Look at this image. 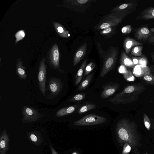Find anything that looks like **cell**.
<instances>
[{"mask_svg":"<svg viewBox=\"0 0 154 154\" xmlns=\"http://www.w3.org/2000/svg\"><path fill=\"white\" fill-rule=\"evenodd\" d=\"M116 131L118 141L121 146L128 143L134 154H140L142 138L134 121L126 118L119 120L116 124Z\"/></svg>","mask_w":154,"mask_h":154,"instance_id":"1","label":"cell"},{"mask_svg":"<svg viewBox=\"0 0 154 154\" xmlns=\"http://www.w3.org/2000/svg\"><path fill=\"white\" fill-rule=\"evenodd\" d=\"M145 88V86L141 84L130 85L111 97L107 101L116 104L132 103L138 99Z\"/></svg>","mask_w":154,"mask_h":154,"instance_id":"2","label":"cell"},{"mask_svg":"<svg viewBox=\"0 0 154 154\" xmlns=\"http://www.w3.org/2000/svg\"><path fill=\"white\" fill-rule=\"evenodd\" d=\"M129 11H121L111 12L103 17L95 26V29L99 30L117 26L129 14Z\"/></svg>","mask_w":154,"mask_h":154,"instance_id":"3","label":"cell"},{"mask_svg":"<svg viewBox=\"0 0 154 154\" xmlns=\"http://www.w3.org/2000/svg\"><path fill=\"white\" fill-rule=\"evenodd\" d=\"M118 47L111 46L108 49V52L103 59V63L100 76L103 77L114 67L118 55Z\"/></svg>","mask_w":154,"mask_h":154,"instance_id":"4","label":"cell"},{"mask_svg":"<svg viewBox=\"0 0 154 154\" xmlns=\"http://www.w3.org/2000/svg\"><path fill=\"white\" fill-rule=\"evenodd\" d=\"M91 0H68L65 1L64 7L78 12H85L91 6Z\"/></svg>","mask_w":154,"mask_h":154,"instance_id":"5","label":"cell"},{"mask_svg":"<svg viewBox=\"0 0 154 154\" xmlns=\"http://www.w3.org/2000/svg\"><path fill=\"white\" fill-rule=\"evenodd\" d=\"M106 121L103 116L91 114L86 115L81 119L75 121L74 125L76 126H89L100 124Z\"/></svg>","mask_w":154,"mask_h":154,"instance_id":"6","label":"cell"},{"mask_svg":"<svg viewBox=\"0 0 154 154\" xmlns=\"http://www.w3.org/2000/svg\"><path fill=\"white\" fill-rule=\"evenodd\" d=\"M22 114L25 122L36 121L42 117L37 109L27 106H23Z\"/></svg>","mask_w":154,"mask_h":154,"instance_id":"7","label":"cell"},{"mask_svg":"<svg viewBox=\"0 0 154 154\" xmlns=\"http://www.w3.org/2000/svg\"><path fill=\"white\" fill-rule=\"evenodd\" d=\"M45 60L42 58L39 67L38 81L40 89L42 93L45 95L46 81V66L45 65Z\"/></svg>","mask_w":154,"mask_h":154,"instance_id":"8","label":"cell"},{"mask_svg":"<svg viewBox=\"0 0 154 154\" xmlns=\"http://www.w3.org/2000/svg\"><path fill=\"white\" fill-rule=\"evenodd\" d=\"M60 53L57 45L55 43L52 47L50 52L48 60L51 64L55 69L59 68Z\"/></svg>","mask_w":154,"mask_h":154,"instance_id":"9","label":"cell"},{"mask_svg":"<svg viewBox=\"0 0 154 154\" xmlns=\"http://www.w3.org/2000/svg\"><path fill=\"white\" fill-rule=\"evenodd\" d=\"M9 137L8 134L4 129L0 137V154H6L9 148Z\"/></svg>","mask_w":154,"mask_h":154,"instance_id":"10","label":"cell"},{"mask_svg":"<svg viewBox=\"0 0 154 154\" xmlns=\"http://www.w3.org/2000/svg\"><path fill=\"white\" fill-rule=\"evenodd\" d=\"M48 86L51 92L54 95H57L62 90L63 84L60 80L55 78L50 80Z\"/></svg>","mask_w":154,"mask_h":154,"instance_id":"11","label":"cell"},{"mask_svg":"<svg viewBox=\"0 0 154 154\" xmlns=\"http://www.w3.org/2000/svg\"><path fill=\"white\" fill-rule=\"evenodd\" d=\"M119 87V85L117 83L103 86V90L101 93V97L103 99L108 98L114 94L117 90Z\"/></svg>","mask_w":154,"mask_h":154,"instance_id":"12","label":"cell"},{"mask_svg":"<svg viewBox=\"0 0 154 154\" xmlns=\"http://www.w3.org/2000/svg\"><path fill=\"white\" fill-rule=\"evenodd\" d=\"M151 35V32L146 27H142L136 31L135 36L138 40L145 41L148 39Z\"/></svg>","mask_w":154,"mask_h":154,"instance_id":"13","label":"cell"},{"mask_svg":"<svg viewBox=\"0 0 154 154\" xmlns=\"http://www.w3.org/2000/svg\"><path fill=\"white\" fill-rule=\"evenodd\" d=\"M87 43L85 42L76 51L73 60V65L75 66L79 63L86 54Z\"/></svg>","mask_w":154,"mask_h":154,"instance_id":"14","label":"cell"},{"mask_svg":"<svg viewBox=\"0 0 154 154\" xmlns=\"http://www.w3.org/2000/svg\"><path fill=\"white\" fill-rule=\"evenodd\" d=\"M152 71L147 66L137 65L133 69V73L136 76L140 77L152 73Z\"/></svg>","mask_w":154,"mask_h":154,"instance_id":"15","label":"cell"},{"mask_svg":"<svg viewBox=\"0 0 154 154\" xmlns=\"http://www.w3.org/2000/svg\"><path fill=\"white\" fill-rule=\"evenodd\" d=\"M29 140L37 146H40L43 142L42 135L37 131H31L27 134Z\"/></svg>","mask_w":154,"mask_h":154,"instance_id":"16","label":"cell"},{"mask_svg":"<svg viewBox=\"0 0 154 154\" xmlns=\"http://www.w3.org/2000/svg\"><path fill=\"white\" fill-rule=\"evenodd\" d=\"M142 45V43L129 37L125 38L123 43L124 48L127 54H129L133 47L136 45Z\"/></svg>","mask_w":154,"mask_h":154,"instance_id":"17","label":"cell"},{"mask_svg":"<svg viewBox=\"0 0 154 154\" xmlns=\"http://www.w3.org/2000/svg\"><path fill=\"white\" fill-rule=\"evenodd\" d=\"M53 24L57 33L61 37L68 38L69 37V32L59 23L53 22Z\"/></svg>","mask_w":154,"mask_h":154,"instance_id":"18","label":"cell"},{"mask_svg":"<svg viewBox=\"0 0 154 154\" xmlns=\"http://www.w3.org/2000/svg\"><path fill=\"white\" fill-rule=\"evenodd\" d=\"M138 19L149 20L154 18V7H150L143 10L137 17Z\"/></svg>","mask_w":154,"mask_h":154,"instance_id":"19","label":"cell"},{"mask_svg":"<svg viewBox=\"0 0 154 154\" xmlns=\"http://www.w3.org/2000/svg\"><path fill=\"white\" fill-rule=\"evenodd\" d=\"M120 62L121 65L125 66L134 67L135 66L131 58L123 50L122 51L121 53Z\"/></svg>","mask_w":154,"mask_h":154,"instance_id":"20","label":"cell"},{"mask_svg":"<svg viewBox=\"0 0 154 154\" xmlns=\"http://www.w3.org/2000/svg\"><path fill=\"white\" fill-rule=\"evenodd\" d=\"M137 4L135 3H124L113 8L110 11L111 12L121 11H129V10L136 7Z\"/></svg>","mask_w":154,"mask_h":154,"instance_id":"21","label":"cell"},{"mask_svg":"<svg viewBox=\"0 0 154 154\" xmlns=\"http://www.w3.org/2000/svg\"><path fill=\"white\" fill-rule=\"evenodd\" d=\"M25 68V67L23 65L21 60L20 59H18L17 63L16 72L17 75L21 79H25L26 78L27 76Z\"/></svg>","mask_w":154,"mask_h":154,"instance_id":"22","label":"cell"},{"mask_svg":"<svg viewBox=\"0 0 154 154\" xmlns=\"http://www.w3.org/2000/svg\"><path fill=\"white\" fill-rule=\"evenodd\" d=\"M76 108L75 106H71L62 108L57 112L56 116L61 117L71 114L75 111Z\"/></svg>","mask_w":154,"mask_h":154,"instance_id":"23","label":"cell"},{"mask_svg":"<svg viewBox=\"0 0 154 154\" xmlns=\"http://www.w3.org/2000/svg\"><path fill=\"white\" fill-rule=\"evenodd\" d=\"M87 62V60H85L77 73L75 76V84L76 86H77L81 81L83 72L86 66Z\"/></svg>","mask_w":154,"mask_h":154,"instance_id":"24","label":"cell"},{"mask_svg":"<svg viewBox=\"0 0 154 154\" xmlns=\"http://www.w3.org/2000/svg\"><path fill=\"white\" fill-rule=\"evenodd\" d=\"M93 75V73H91L87 75L80 83L77 88V90L80 91L87 88L91 81Z\"/></svg>","mask_w":154,"mask_h":154,"instance_id":"25","label":"cell"},{"mask_svg":"<svg viewBox=\"0 0 154 154\" xmlns=\"http://www.w3.org/2000/svg\"><path fill=\"white\" fill-rule=\"evenodd\" d=\"M143 120L144 125L147 130H154V119L150 120L145 113L143 114Z\"/></svg>","mask_w":154,"mask_h":154,"instance_id":"26","label":"cell"},{"mask_svg":"<svg viewBox=\"0 0 154 154\" xmlns=\"http://www.w3.org/2000/svg\"><path fill=\"white\" fill-rule=\"evenodd\" d=\"M117 26L110 27L102 29L100 32L102 35L106 37L112 36L116 32Z\"/></svg>","mask_w":154,"mask_h":154,"instance_id":"27","label":"cell"},{"mask_svg":"<svg viewBox=\"0 0 154 154\" xmlns=\"http://www.w3.org/2000/svg\"><path fill=\"white\" fill-rule=\"evenodd\" d=\"M143 46L142 45H136L133 47L131 51V54L134 56L143 57L142 50Z\"/></svg>","mask_w":154,"mask_h":154,"instance_id":"28","label":"cell"},{"mask_svg":"<svg viewBox=\"0 0 154 154\" xmlns=\"http://www.w3.org/2000/svg\"><path fill=\"white\" fill-rule=\"evenodd\" d=\"M96 107V105L95 104H86L82 106L79 109L78 113L79 114H82Z\"/></svg>","mask_w":154,"mask_h":154,"instance_id":"29","label":"cell"},{"mask_svg":"<svg viewBox=\"0 0 154 154\" xmlns=\"http://www.w3.org/2000/svg\"><path fill=\"white\" fill-rule=\"evenodd\" d=\"M142 79L149 84L154 86V74L152 73L142 76Z\"/></svg>","mask_w":154,"mask_h":154,"instance_id":"30","label":"cell"},{"mask_svg":"<svg viewBox=\"0 0 154 154\" xmlns=\"http://www.w3.org/2000/svg\"><path fill=\"white\" fill-rule=\"evenodd\" d=\"M85 97V95L84 93H81L75 95L69 100L71 102H74L81 100Z\"/></svg>","mask_w":154,"mask_h":154,"instance_id":"31","label":"cell"},{"mask_svg":"<svg viewBox=\"0 0 154 154\" xmlns=\"http://www.w3.org/2000/svg\"><path fill=\"white\" fill-rule=\"evenodd\" d=\"M95 65L93 62H91L86 66L85 69L84 76L88 75L95 68Z\"/></svg>","mask_w":154,"mask_h":154,"instance_id":"32","label":"cell"},{"mask_svg":"<svg viewBox=\"0 0 154 154\" xmlns=\"http://www.w3.org/2000/svg\"><path fill=\"white\" fill-rule=\"evenodd\" d=\"M122 154H128L132 149L131 145L128 143H125L123 146Z\"/></svg>","mask_w":154,"mask_h":154,"instance_id":"33","label":"cell"},{"mask_svg":"<svg viewBox=\"0 0 154 154\" xmlns=\"http://www.w3.org/2000/svg\"><path fill=\"white\" fill-rule=\"evenodd\" d=\"M125 79L128 81H133L135 79L134 76L130 71H128L123 74Z\"/></svg>","mask_w":154,"mask_h":154,"instance_id":"34","label":"cell"},{"mask_svg":"<svg viewBox=\"0 0 154 154\" xmlns=\"http://www.w3.org/2000/svg\"><path fill=\"white\" fill-rule=\"evenodd\" d=\"M97 44L98 51L100 53V55L103 59L107 54L108 52V50L106 51H104L101 48L100 44L99 43L97 42Z\"/></svg>","mask_w":154,"mask_h":154,"instance_id":"35","label":"cell"},{"mask_svg":"<svg viewBox=\"0 0 154 154\" xmlns=\"http://www.w3.org/2000/svg\"><path fill=\"white\" fill-rule=\"evenodd\" d=\"M132 30L131 25H128L123 27L121 29L122 32L124 34H127L130 33Z\"/></svg>","mask_w":154,"mask_h":154,"instance_id":"36","label":"cell"},{"mask_svg":"<svg viewBox=\"0 0 154 154\" xmlns=\"http://www.w3.org/2000/svg\"><path fill=\"white\" fill-rule=\"evenodd\" d=\"M139 64L143 66H146L147 63V59L145 57H138Z\"/></svg>","mask_w":154,"mask_h":154,"instance_id":"37","label":"cell"},{"mask_svg":"<svg viewBox=\"0 0 154 154\" xmlns=\"http://www.w3.org/2000/svg\"><path fill=\"white\" fill-rule=\"evenodd\" d=\"M119 71L120 72L123 74L126 72L128 70L126 69L125 66L121 65L119 68Z\"/></svg>","mask_w":154,"mask_h":154,"instance_id":"38","label":"cell"},{"mask_svg":"<svg viewBox=\"0 0 154 154\" xmlns=\"http://www.w3.org/2000/svg\"><path fill=\"white\" fill-rule=\"evenodd\" d=\"M131 59L135 65H137L139 64V60L138 57H132Z\"/></svg>","mask_w":154,"mask_h":154,"instance_id":"39","label":"cell"},{"mask_svg":"<svg viewBox=\"0 0 154 154\" xmlns=\"http://www.w3.org/2000/svg\"><path fill=\"white\" fill-rule=\"evenodd\" d=\"M148 40L150 43L154 44V34H152Z\"/></svg>","mask_w":154,"mask_h":154,"instance_id":"40","label":"cell"},{"mask_svg":"<svg viewBox=\"0 0 154 154\" xmlns=\"http://www.w3.org/2000/svg\"><path fill=\"white\" fill-rule=\"evenodd\" d=\"M50 146L52 154H58V153L54 149V148L51 144H50Z\"/></svg>","mask_w":154,"mask_h":154,"instance_id":"41","label":"cell"},{"mask_svg":"<svg viewBox=\"0 0 154 154\" xmlns=\"http://www.w3.org/2000/svg\"><path fill=\"white\" fill-rule=\"evenodd\" d=\"M150 55L152 61L154 62V52L151 53Z\"/></svg>","mask_w":154,"mask_h":154,"instance_id":"42","label":"cell"},{"mask_svg":"<svg viewBox=\"0 0 154 154\" xmlns=\"http://www.w3.org/2000/svg\"><path fill=\"white\" fill-rule=\"evenodd\" d=\"M71 154H79V153L78 152L75 151L73 152Z\"/></svg>","mask_w":154,"mask_h":154,"instance_id":"43","label":"cell"},{"mask_svg":"<svg viewBox=\"0 0 154 154\" xmlns=\"http://www.w3.org/2000/svg\"></svg>","mask_w":154,"mask_h":154,"instance_id":"44","label":"cell"},{"mask_svg":"<svg viewBox=\"0 0 154 154\" xmlns=\"http://www.w3.org/2000/svg\"></svg>","mask_w":154,"mask_h":154,"instance_id":"45","label":"cell"}]
</instances>
